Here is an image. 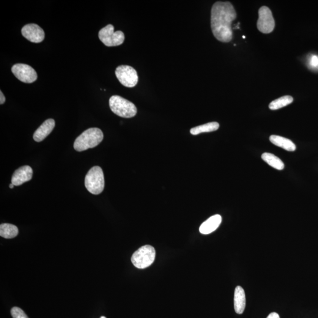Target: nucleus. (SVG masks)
I'll list each match as a JSON object with an SVG mask.
<instances>
[{
	"mask_svg": "<svg viewBox=\"0 0 318 318\" xmlns=\"http://www.w3.org/2000/svg\"><path fill=\"white\" fill-rule=\"evenodd\" d=\"M236 18V13L230 2L218 1L211 10V29L218 40L228 43L232 40V23Z\"/></svg>",
	"mask_w": 318,
	"mask_h": 318,
	"instance_id": "obj_1",
	"label": "nucleus"
},
{
	"mask_svg": "<svg viewBox=\"0 0 318 318\" xmlns=\"http://www.w3.org/2000/svg\"><path fill=\"white\" fill-rule=\"evenodd\" d=\"M103 132L98 128L88 129L75 140L74 148L77 152H83L98 146L103 139Z\"/></svg>",
	"mask_w": 318,
	"mask_h": 318,
	"instance_id": "obj_2",
	"label": "nucleus"
},
{
	"mask_svg": "<svg viewBox=\"0 0 318 318\" xmlns=\"http://www.w3.org/2000/svg\"><path fill=\"white\" fill-rule=\"evenodd\" d=\"M111 110L121 118H131L136 115L137 108L132 102L119 95H113L110 98Z\"/></svg>",
	"mask_w": 318,
	"mask_h": 318,
	"instance_id": "obj_3",
	"label": "nucleus"
},
{
	"mask_svg": "<svg viewBox=\"0 0 318 318\" xmlns=\"http://www.w3.org/2000/svg\"><path fill=\"white\" fill-rule=\"evenodd\" d=\"M85 187L94 194H99L104 188V177L103 170L99 166L92 167L85 178Z\"/></svg>",
	"mask_w": 318,
	"mask_h": 318,
	"instance_id": "obj_4",
	"label": "nucleus"
},
{
	"mask_svg": "<svg viewBox=\"0 0 318 318\" xmlns=\"http://www.w3.org/2000/svg\"><path fill=\"white\" fill-rule=\"evenodd\" d=\"M156 257L155 248L145 245L135 252L131 256V262L138 269H145L154 262Z\"/></svg>",
	"mask_w": 318,
	"mask_h": 318,
	"instance_id": "obj_5",
	"label": "nucleus"
},
{
	"mask_svg": "<svg viewBox=\"0 0 318 318\" xmlns=\"http://www.w3.org/2000/svg\"><path fill=\"white\" fill-rule=\"evenodd\" d=\"M115 28L109 25L100 30L98 37L105 46L107 47L119 46L124 43L125 39L124 33L122 31H114Z\"/></svg>",
	"mask_w": 318,
	"mask_h": 318,
	"instance_id": "obj_6",
	"label": "nucleus"
},
{
	"mask_svg": "<svg viewBox=\"0 0 318 318\" xmlns=\"http://www.w3.org/2000/svg\"><path fill=\"white\" fill-rule=\"evenodd\" d=\"M115 74L120 83L127 88H134L139 80L136 70L131 66L120 65L116 69Z\"/></svg>",
	"mask_w": 318,
	"mask_h": 318,
	"instance_id": "obj_7",
	"label": "nucleus"
},
{
	"mask_svg": "<svg viewBox=\"0 0 318 318\" xmlns=\"http://www.w3.org/2000/svg\"><path fill=\"white\" fill-rule=\"evenodd\" d=\"M258 14L257 28L259 31L264 34H269L274 31L275 22L271 10L268 7L263 6L260 8Z\"/></svg>",
	"mask_w": 318,
	"mask_h": 318,
	"instance_id": "obj_8",
	"label": "nucleus"
},
{
	"mask_svg": "<svg viewBox=\"0 0 318 318\" xmlns=\"http://www.w3.org/2000/svg\"><path fill=\"white\" fill-rule=\"evenodd\" d=\"M11 71L14 76L23 83H32L37 79V74L34 69L28 64H14Z\"/></svg>",
	"mask_w": 318,
	"mask_h": 318,
	"instance_id": "obj_9",
	"label": "nucleus"
},
{
	"mask_svg": "<svg viewBox=\"0 0 318 318\" xmlns=\"http://www.w3.org/2000/svg\"><path fill=\"white\" fill-rule=\"evenodd\" d=\"M22 33L24 37L32 43H41L45 38L43 30L35 24H29L24 26Z\"/></svg>",
	"mask_w": 318,
	"mask_h": 318,
	"instance_id": "obj_10",
	"label": "nucleus"
},
{
	"mask_svg": "<svg viewBox=\"0 0 318 318\" xmlns=\"http://www.w3.org/2000/svg\"><path fill=\"white\" fill-rule=\"evenodd\" d=\"M33 171L29 166H24L15 171L11 178V184L14 186H20L32 179Z\"/></svg>",
	"mask_w": 318,
	"mask_h": 318,
	"instance_id": "obj_11",
	"label": "nucleus"
},
{
	"mask_svg": "<svg viewBox=\"0 0 318 318\" xmlns=\"http://www.w3.org/2000/svg\"><path fill=\"white\" fill-rule=\"evenodd\" d=\"M55 127V121L53 119L47 120L35 131L34 135H33V139L35 142H41L52 133Z\"/></svg>",
	"mask_w": 318,
	"mask_h": 318,
	"instance_id": "obj_12",
	"label": "nucleus"
},
{
	"mask_svg": "<svg viewBox=\"0 0 318 318\" xmlns=\"http://www.w3.org/2000/svg\"><path fill=\"white\" fill-rule=\"evenodd\" d=\"M222 223V217L220 215H215L209 218L203 223L199 228L200 232L203 235L214 232L217 230Z\"/></svg>",
	"mask_w": 318,
	"mask_h": 318,
	"instance_id": "obj_13",
	"label": "nucleus"
},
{
	"mask_svg": "<svg viewBox=\"0 0 318 318\" xmlns=\"http://www.w3.org/2000/svg\"><path fill=\"white\" fill-rule=\"evenodd\" d=\"M246 307V296L244 289L238 286L235 288L234 293V308L238 314L244 313Z\"/></svg>",
	"mask_w": 318,
	"mask_h": 318,
	"instance_id": "obj_14",
	"label": "nucleus"
},
{
	"mask_svg": "<svg viewBox=\"0 0 318 318\" xmlns=\"http://www.w3.org/2000/svg\"><path fill=\"white\" fill-rule=\"evenodd\" d=\"M269 140L275 146L280 147L287 151L294 152L296 149L295 143L286 137L277 136V135H272L270 136Z\"/></svg>",
	"mask_w": 318,
	"mask_h": 318,
	"instance_id": "obj_15",
	"label": "nucleus"
},
{
	"mask_svg": "<svg viewBox=\"0 0 318 318\" xmlns=\"http://www.w3.org/2000/svg\"><path fill=\"white\" fill-rule=\"evenodd\" d=\"M262 159L269 166L274 168L275 169L282 170L284 169L285 165L283 161L274 154H270V153H265L262 155Z\"/></svg>",
	"mask_w": 318,
	"mask_h": 318,
	"instance_id": "obj_16",
	"label": "nucleus"
},
{
	"mask_svg": "<svg viewBox=\"0 0 318 318\" xmlns=\"http://www.w3.org/2000/svg\"><path fill=\"white\" fill-rule=\"evenodd\" d=\"M19 234V229L15 225L2 223L0 225V236L5 239H12Z\"/></svg>",
	"mask_w": 318,
	"mask_h": 318,
	"instance_id": "obj_17",
	"label": "nucleus"
},
{
	"mask_svg": "<svg viewBox=\"0 0 318 318\" xmlns=\"http://www.w3.org/2000/svg\"><path fill=\"white\" fill-rule=\"evenodd\" d=\"M219 128H220V124L218 122H211L191 128V133L197 135L202 133H208V132L217 131Z\"/></svg>",
	"mask_w": 318,
	"mask_h": 318,
	"instance_id": "obj_18",
	"label": "nucleus"
},
{
	"mask_svg": "<svg viewBox=\"0 0 318 318\" xmlns=\"http://www.w3.org/2000/svg\"><path fill=\"white\" fill-rule=\"evenodd\" d=\"M293 98L290 95H285L272 101L269 105V109L272 110H276L281 109V108L287 106L292 103Z\"/></svg>",
	"mask_w": 318,
	"mask_h": 318,
	"instance_id": "obj_19",
	"label": "nucleus"
},
{
	"mask_svg": "<svg viewBox=\"0 0 318 318\" xmlns=\"http://www.w3.org/2000/svg\"><path fill=\"white\" fill-rule=\"evenodd\" d=\"M11 314L13 318H29L22 309L14 307L11 309Z\"/></svg>",
	"mask_w": 318,
	"mask_h": 318,
	"instance_id": "obj_20",
	"label": "nucleus"
},
{
	"mask_svg": "<svg viewBox=\"0 0 318 318\" xmlns=\"http://www.w3.org/2000/svg\"><path fill=\"white\" fill-rule=\"evenodd\" d=\"M308 65L311 69L318 70V56L312 55L308 59Z\"/></svg>",
	"mask_w": 318,
	"mask_h": 318,
	"instance_id": "obj_21",
	"label": "nucleus"
},
{
	"mask_svg": "<svg viewBox=\"0 0 318 318\" xmlns=\"http://www.w3.org/2000/svg\"><path fill=\"white\" fill-rule=\"evenodd\" d=\"M0 104H2L5 103V97L4 94H2V91H0Z\"/></svg>",
	"mask_w": 318,
	"mask_h": 318,
	"instance_id": "obj_22",
	"label": "nucleus"
},
{
	"mask_svg": "<svg viewBox=\"0 0 318 318\" xmlns=\"http://www.w3.org/2000/svg\"><path fill=\"white\" fill-rule=\"evenodd\" d=\"M266 318H280V317L277 313H272Z\"/></svg>",
	"mask_w": 318,
	"mask_h": 318,
	"instance_id": "obj_23",
	"label": "nucleus"
},
{
	"mask_svg": "<svg viewBox=\"0 0 318 318\" xmlns=\"http://www.w3.org/2000/svg\"><path fill=\"white\" fill-rule=\"evenodd\" d=\"M14 185L13 184H11L10 185V189H13V188H14Z\"/></svg>",
	"mask_w": 318,
	"mask_h": 318,
	"instance_id": "obj_24",
	"label": "nucleus"
},
{
	"mask_svg": "<svg viewBox=\"0 0 318 318\" xmlns=\"http://www.w3.org/2000/svg\"><path fill=\"white\" fill-rule=\"evenodd\" d=\"M100 318H106L105 317H101Z\"/></svg>",
	"mask_w": 318,
	"mask_h": 318,
	"instance_id": "obj_25",
	"label": "nucleus"
}]
</instances>
